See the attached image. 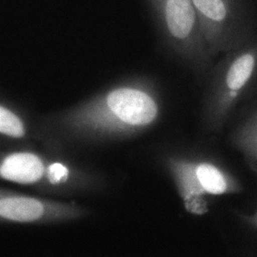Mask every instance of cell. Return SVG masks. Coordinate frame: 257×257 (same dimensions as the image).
Returning <instances> with one entry per match:
<instances>
[{"label":"cell","mask_w":257,"mask_h":257,"mask_svg":"<svg viewBox=\"0 0 257 257\" xmlns=\"http://www.w3.org/2000/svg\"><path fill=\"white\" fill-rule=\"evenodd\" d=\"M162 27L175 54L199 73L212 67L213 57L200 30L192 0H158Z\"/></svg>","instance_id":"6da1fadb"},{"label":"cell","mask_w":257,"mask_h":257,"mask_svg":"<svg viewBox=\"0 0 257 257\" xmlns=\"http://www.w3.org/2000/svg\"><path fill=\"white\" fill-rule=\"evenodd\" d=\"M200 30L214 58L240 47L242 25L238 0H192Z\"/></svg>","instance_id":"7a4b0ae2"},{"label":"cell","mask_w":257,"mask_h":257,"mask_svg":"<svg viewBox=\"0 0 257 257\" xmlns=\"http://www.w3.org/2000/svg\"><path fill=\"white\" fill-rule=\"evenodd\" d=\"M240 48L225 54L214 70L210 83L220 109L226 110L234 102L254 73L256 64L254 54Z\"/></svg>","instance_id":"3957f363"},{"label":"cell","mask_w":257,"mask_h":257,"mask_svg":"<svg viewBox=\"0 0 257 257\" xmlns=\"http://www.w3.org/2000/svg\"><path fill=\"white\" fill-rule=\"evenodd\" d=\"M107 103L114 114L128 125H147L158 115L155 100L138 89L126 87L113 91L108 95Z\"/></svg>","instance_id":"277c9868"},{"label":"cell","mask_w":257,"mask_h":257,"mask_svg":"<svg viewBox=\"0 0 257 257\" xmlns=\"http://www.w3.org/2000/svg\"><path fill=\"white\" fill-rule=\"evenodd\" d=\"M44 174L42 162L30 153H16L4 160L1 176L5 179L21 184L38 181Z\"/></svg>","instance_id":"5b68a950"},{"label":"cell","mask_w":257,"mask_h":257,"mask_svg":"<svg viewBox=\"0 0 257 257\" xmlns=\"http://www.w3.org/2000/svg\"><path fill=\"white\" fill-rule=\"evenodd\" d=\"M44 212L42 203L34 199L12 197L2 199L0 215L10 220L20 222H32Z\"/></svg>","instance_id":"8992f818"},{"label":"cell","mask_w":257,"mask_h":257,"mask_svg":"<svg viewBox=\"0 0 257 257\" xmlns=\"http://www.w3.org/2000/svg\"><path fill=\"white\" fill-rule=\"evenodd\" d=\"M196 183L205 192L221 194L226 192L227 183L217 168L210 164H200L195 169Z\"/></svg>","instance_id":"52a82bcc"},{"label":"cell","mask_w":257,"mask_h":257,"mask_svg":"<svg viewBox=\"0 0 257 257\" xmlns=\"http://www.w3.org/2000/svg\"><path fill=\"white\" fill-rule=\"evenodd\" d=\"M0 131L10 137H23L24 128L22 122L13 112L2 106L0 108Z\"/></svg>","instance_id":"ba28073f"},{"label":"cell","mask_w":257,"mask_h":257,"mask_svg":"<svg viewBox=\"0 0 257 257\" xmlns=\"http://www.w3.org/2000/svg\"><path fill=\"white\" fill-rule=\"evenodd\" d=\"M48 175L52 184H58L67 179L68 170L62 164L55 163L48 168Z\"/></svg>","instance_id":"9c48e42d"},{"label":"cell","mask_w":257,"mask_h":257,"mask_svg":"<svg viewBox=\"0 0 257 257\" xmlns=\"http://www.w3.org/2000/svg\"><path fill=\"white\" fill-rule=\"evenodd\" d=\"M247 147L253 156L257 158V126L247 136Z\"/></svg>","instance_id":"30bf717a"},{"label":"cell","mask_w":257,"mask_h":257,"mask_svg":"<svg viewBox=\"0 0 257 257\" xmlns=\"http://www.w3.org/2000/svg\"><path fill=\"white\" fill-rule=\"evenodd\" d=\"M253 219V222H254V224L256 225L257 226V214L256 215H255V217Z\"/></svg>","instance_id":"8fae6325"}]
</instances>
